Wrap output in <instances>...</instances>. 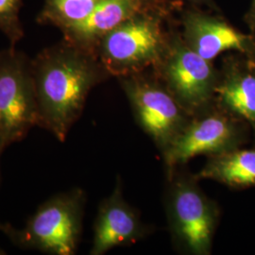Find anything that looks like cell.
I'll use <instances>...</instances> for the list:
<instances>
[{"mask_svg":"<svg viewBox=\"0 0 255 255\" xmlns=\"http://www.w3.org/2000/svg\"><path fill=\"white\" fill-rule=\"evenodd\" d=\"M38 127L64 142L92 89L110 75L97 55L63 40L31 59Z\"/></svg>","mask_w":255,"mask_h":255,"instance_id":"6da1fadb","label":"cell"},{"mask_svg":"<svg viewBox=\"0 0 255 255\" xmlns=\"http://www.w3.org/2000/svg\"><path fill=\"white\" fill-rule=\"evenodd\" d=\"M85 194L75 188L42 203L23 228L0 223V232L13 245L51 255L76 254L82 237Z\"/></svg>","mask_w":255,"mask_h":255,"instance_id":"7a4b0ae2","label":"cell"},{"mask_svg":"<svg viewBox=\"0 0 255 255\" xmlns=\"http://www.w3.org/2000/svg\"><path fill=\"white\" fill-rule=\"evenodd\" d=\"M169 42L161 19L146 11L128 19L100 41L96 55L110 76L136 75L161 64Z\"/></svg>","mask_w":255,"mask_h":255,"instance_id":"3957f363","label":"cell"},{"mask_svg":"<svg viewBox=\"0 0 255 255\" xmlns=\"http://www.w3.org/2000/svg\"><path fill=\"white\" fill-rule=\"evenodd\" d=\"M38 126L31 59L15 47L0 51V151Z\"/></svg>","mask_w":255,"mask_h":255,"instance_id":"277c9868","label":"cell"},{"mask_svg":"<svg viewBox=\"0 0 255 255\" xmlns=\"http://www.w3.org/2000/svg\"><path fill=\"white\" fill-rule=\"evenodd\" d=\"M157 67L165 88L190 117L212 105L219 75L211 62L192 50L183 40L169 42Z\"/></svg>","mask_w":255,"mask_h":255,"instance_id":"5b68a950","label":"cell"},{"mask_svg":"<svg viewBox=\"0 0 255 255\" xmlns=\"http://www.w3.org/2000/svg\"><path fill=\"white\" fill-rule=\"evenodd\" d=\"M197 179L179 178L168 200L174 237L182 249L195 255L211 254L219 213L196 183Z\"/></svg>","mask_w":255,"mask_h":255,"instance_id":"8992f818","label":"cell"},{"mask_svg":"<svg viewBox=\"0 0 255 255\" xmlns=\"http://www.w3.org/2000/svg\"><path fill=\"white\" fill-rule=\"evenodd\" d=\"M119 79L138 123L164 150L191 117L162 84L136 75Z\"/></svg>","mask_w":255,"mask_h":255,"instance_id":"52a82bcc","label":"cell"},{"mask_svg":"<svg viewBox=\"0 0 255 255\" xmlns=\"http://www.w3.org/2000/svg\"><path fill=\"white\" fill-rule=\"evenodd\" d=\"M212 105L191 117L185 127L163 150L168 169L200 155L220 154L235 149L238 130L228 112Z\"/></svg>","mask_w":255,"mask_h":255,"instance_id":"ba28073f","label":"cell"},{"mask_svg":"<svg viewBox=\"0 0 255 255\" xmlns=\"http://www.w3.org/2000/svg\"><path fill=\"white\" fill-rule=\"evenodd\" d=\"M144 234L145 227L136 212L123 198L119 179L114 192L100 205L90 255H102L114 248L132 244Z\"/></svg>","mask_w":255,"mask_h":255,"instance_id":"9c48e42d","label":"cell"},{"mask_svg":"<svg viewBox=\"0 0 255 255\" xmlns=\"http://www.w3.org/2000/svg\"><path fill=\"white\" fill-rule=\"evenodd\" d=\"M152 0H101L80 24L62 31L65 42L96 54L100 41L128 19L150 11Z\"/></svg>","mask_w":255,"mask_h":255,"instance_id":"30bf717a","label":"cell"},{"mask_svg":"<svg viewBox=\"0 0 255 255\" xmlns=\"http://www.w3.org/2000/svg\"><path fill=\"white\" fill-rule=\"evenodd\" d=\"M183 27V42L209 62L229 50L246 53L253 46L251 37L243 34L225 21L199 12L186 14Z\"/></svg>","mask_w":255,"mask_h":255,"instance_id":"8fae6325","label":"cell"},{"mask_svg":"<svg viewBox=\"0 0 255 255\" xmlns=\"http://www.w3.org/2000/svg\"><path fill=\"white\" fill-rule=\"evenodd\" d=\"M218 106L245 119L255 128V74L237 65H229L219 76L215 99Z\"/></svg>","mask_w":255,"mask_h":255,"instance_id":"7c38bea8","label":"cell"},{"mask_svg":"<svg viewBox=\"0 0 255 255\" xmlns=\"http://www.w3.org/2000/svg\"><path fill=\"white\" fill-rule=\"evenodd\" d=\"M234 187L255 185V149H232L210 156L209 161L195 176Z\"/></svg>","mask_w":255,"mask_h":255,"instance_id":"4fadbf2b","label":"cell"},{"mask_svg":"<svg viewBox=\"0 0 255 255\" xmlns=\"http://www.w3.org/2000/svg\"><path fill=\"white\" fill-rule=\"evenodd\" d=\"M101 0H44L36 22L43 26L58 27L61 31L87 18Z\"/></svg>","mask_w":255,"mask_h":255,"instance_id":"5bb4252c","label":"cell"},{"mask_svg":"<svg viewBox=\"0 0 255 255\" xmlns=\"http://www.w3.org/2000/svg\"><path fill=\"white\" fill-rule=\"evenodd\" d=\"M23 0H0V31L9 40V46L15 47L25 35L20 20Z\"/></svg>","mask_w":255,"mask_h":255,"instance_id":"9a60e30c","label":"cell"},{"mask_svg":"<svg viewBox=\"0 0 255 255\" xmlns=\"http://www.w3.org/2000/svg\"><path fill=\"white\" fill-rule=\"evenodd\" d=\"M252 18L255 20V0H253V5H252V9H251V15Z\"/></svg>","mask_w":255,"mask_h":255,"instance_id":"2e32d148","label":"cell"},{"mask_svg":"<svg viewBox=\"0 0 255 255\" xmlns=\"http://www.w3.org/2000/svg\"><path fill=\"white\" fill-rule=\"evenodd\" d=\"M251 49H254V56H255V43H253V46Z\"/></svg>","mask_w":255,"mask_h":255,"instance_id":"e0dca14e","label":"cell"},{"mask_svg":"<svg viewBox=\"0 0 255 255\" xmlns=\"http://www.w3.org/2000/svg\"><path fill=\"white\" fill-rule=\"evenodd\" d=\"M192 1H197V2H200V1H205V0H192Z\"/></svg>","mask_w":255,"mask_h":255,"instance_id":"ac0fdd59","label":"cell"},{"mask_svg":"<svg viewBox=\"0 0 255 255\" xmlns=\"http://www.w3.org/2000/svg\"><path fill=\"white\" fill-rule=\"evenodd\" d=\"M2 154V152H1V151H0V155Z\"/></svg>","mask_w":255,"mask_h":255,"instance_id":"d6986e66","label":"cell"}]
</instances>
